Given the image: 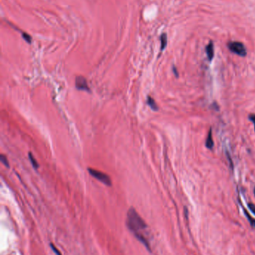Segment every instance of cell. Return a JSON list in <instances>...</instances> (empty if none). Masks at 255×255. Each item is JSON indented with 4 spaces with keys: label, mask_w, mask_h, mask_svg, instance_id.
Listing matches in <instances>:
<instances>
[{
    "label": "cell",
    "mask_w": 255,
    "mask_h": 255,
    "mask_svg": "<svg viewBox=\"0 0 255 255\" xmlns=\"http://www.w3.org/2000/svg\"><path fill=\"white\" fill-rule=\"evenodd\" d=\"M50 246H51V248H52V249L53 252H55V254H56V255H61V252H60L59 250H58V249L56 248V247L55 246V245H53V244L51 243Z\"/></svg>",
    "instance_id": "obj_12"
},
{
    "label": "cell",
    "mask_w": 255,
    "mask_h": 255,
    "mask_svg": "<svg viewBox=\"0 0 255 255\" xmlns=\"http://www.w3.org/2000/svg\"><path fill=\"white\" fill-rule=\"evenodd\" d=\"M249 120H250L251 122H253V124L254 125V130H255V114H251L249 116Z\"/></svg>",
    "instance_id": "obj_14"
},
{
    "label": "cell",
    "mask_w": 255,
    "mask_h": 255,
    "mask_svg": "<svg viewBox=\"0 0 255 255\" xmlns=\"http://www.w3.org/2000/svg\"><path fill=\"white\" fill-rule=\"evenodd\" d=\"M126 224L136 239L139 240V241H140L148 251H150L148 225L133 207H131L128 210Z\"/></svg>",
    "instance_id": "obj_1"
},
{
    "label": "cell",
    "mask_w": 255,
    "mask_h": 255,
    "mask_svg": "<svg viewBox=\"0 0 255 255\" xmlns=\"http://www.w3.org/2000/svg\"><path fill=\"white\" fill-rule=\"evenodd\" d=\"M161 40V51L164 50L167 46V35L166 34H162L160 37Z\"/></svg>",
    "instance_id": "obj_9"
},
{
    "label": "cell",
    "mask_w": 255,
    "mask_h": 255,
    "mask_svg": "<svg viewBox=\"0 0 255 255\" xmlns=\"http://www.w3.org/2000/svg\"><path fill=\"white\" fill-rule=\"evenodd\" d=\"M229 50L234 54L241 57H245L247 55V50L243 43L238 41H231L227 43Z\"/></svg>",
    "instance_id": "obj_2"
},
{
    "label": "cell",
    "mask_w": 255,
    "mask_h": 255,
    "mask_svg": "<svg viewBox=\"0 0 255 255\" xmlns=\"http://www.w3.org/2000/svg\"><path fill=\"white\" fill-rule=\"evenodd\" d=\"M254 196H255V187L254 189Z\"/></svg>",
    "instance_id": "obj_17"
},
{
    "label": "cell",
    "mask_w": 255,
    "mask_h": 255,
    "mask_svg": "<svg viewBox=\"0 0 255 255\" xmlns=\"http://www.w3.org/2000/svg\"><path fill=\"white\" fill-rule=\"evenodd\" d=\"M88 171H89V174L91 175L92 177L100 181V182H102V183L106 185V186H111L112 185V181L111 178H109V176L106 174L103 173V172L98 171L97 169H93L89 168L88 169Z\"/></svg>",
    "instance_id": "obj_3"
},
{
    "label": "cell",
    "mask_w": 255,
    "mask_h": 255,
    "mask_svg": "<svg viewBox=\"0 0 255 255\" xmlns=\"http://www.w3.org/2000/svg\"><path fill=\"white\" fill-rule=\"evenodd\" d=\"M244 213H245V215L246 216L247 219H248L249 222L251 223V225H252V227H254V228L255 229V219H253V218L251 217V216L250 215H249L248 213V212L246 211V210H245V209H244Z\"/></svg>",
    "instance_id": "obj_10"
},
{
    "label": "cell",
    "mask_w": 255,
    "mask_h": 255,
    "mask_svg": "<svg viewBox=\"0 0 255 255\" xmlns=\"http://www.w3.org/2000/svg\"><path fill=\"white\" fill-rule=\"evenodd\" d=\"M28 35V34H23V38H25V40H26L27 42H28V43H31V37L29 36H27Z\"/></svg>",
    "instance_id": "obj_15"
},
{
    "label": "cell",
    "mask_w": 255,
    "mask_h": 255,
    "mask_svg": "<svg viewBox=\"0 0 255 255\" xmlns=\"http://www.w3.org/2000/svg\"><path fill=\"white\" fill-rule=\"evenodd\" d=\"M206 147L209 149H212L214 146V142H213V139H212V129H210L209 131L208 135H207V140H206Z\"/></svg>",
    "instance_id": "obj_6"
},
{
    "label": "cell",
    "mask_w": 255,
    "mask_h": 255,
    "mask_svg": "<svg viewBox=\"0 0 255 255\" xmlns=\"http://www.w3.org/2000/svg\"><path fill=\"white\" fill-rule=\"evenodd\" d=\"M206 53L208 60L211 61L214 57V45L212 42H210V43L206 46Z\"/></svg>",
    "instance_id": "obj_5"
},
{
    "label": "cell",
    "mask_w": 255,
    "mask_h": 255,
    "mask_svg": "<svg viewBox=\"0 0 255 255\" xmlns=\"http://www.w3.org/2000/svg\"><path fill=\"white\" fill-rule=\"evenodd\" d=\"M147 104L150 106V108H151L153 111H158V109H159L158 106H157V103H156L155 100H154L152 97H150V96L148 97V99H147Z\"/></svg>",
    "instance_id": "obj_7"
},
{
    "label": "cell",
    "mask_w": 255,
    "mask_h": 255,
    "mask_svg": "<svg viewBox=\"0 0 255 255\" xmlns=\"http://www.w3.org/2000/svg\"><path fill=\"white\" fill-rule=\"evenodd\" d=\"M0 160H1V162L2 163L4 166H7V167H9V162L6 156H5L4 155H0Z\"/></svg>",
    "instance_id": "obj_11"
},
{
    "label": "cell",
    "mask_w": 255,
    "mask_h": 255,
    "mask_svg": "<svg viewBox=\"0 0 255 255\" xmlns=\"http://www.w3.org/2000/svg\"><path fill=\"white\" fill-rule=\"evenodd\" d=\"M29 160H30V162H31V164H32V166L34 169H37L39 167V164H38V161L36 160V159L34 158V156L32 155V154L31 153V152H30V153H29Z\"/></svg>",
    "instance_id": "obj_8"
},
{
    "label": "cell",
    "mask_w": 255,
    "mask_h": 255,
    "mask_svg": "<svg viewBox=\"0 0 255 255\" xmlns=\"http://www.w3.org/2000/svg\"><path fill=\"white\" fill-rule=\"evenodd\" d=\"M248 207L250 210L255 215V206L253 204H248Z\"/></svg>",
    "instance_id": "obj_13"
},
{
    "label": "cell",
    "mask_w": 255,
    "mask_h": 255,
    "mask_svg": "<svg viewBox=\"0 0 255 255\" xmlns=\"http://www.w3.org/2000/svg\"><path fill=\"white\" fill-rule=\"evenodd\" d=\"M75 85H76V89L80 90L83 91H90V89L88 85L87 80L83 76H77L76 78V81H75Z\"/></svg>",
    "instance_id": "obj_4"
},
{
    "label": "cell",
    "mask_w": 255,
    "mask_h": 255,
    "mask_svg": "<svg viewBox=\"0 0 255 255\" xmlns=\"http://www.w3.org/2000/svg\"><path fill=\"white\" fill-rule=\"evenodd\" d=\"M173 72H174V75H175V76L176 77H178V71H177V68H176L175 67H173Z\"/></svg>",
    "instance_id": "obj_16"
}]
</instances>
